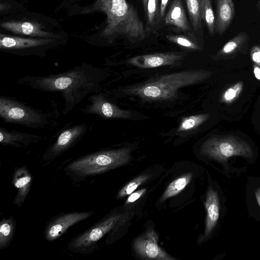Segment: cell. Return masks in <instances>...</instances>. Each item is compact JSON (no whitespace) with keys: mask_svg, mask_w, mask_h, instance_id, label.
Segmentation results:
<instances>
[{"mask_svg":"<svg viewBox=\"0 0 260 260\" xmlns=\"http://www.w3.org/2000/svg\"><path fill=\"white\" fill-rule=\"evenodd\" d=\"M205 207L207 216L204 238L207 237L211 234L219 216L218 197L216 192L212 188H210L207 193Z\"/></svg>","mask_w":260,"mask_h":260,"instance_id":"cell-20","label":"cell"},{"mask_svg":"<svg viewBox=\"0 0 260 260\" xmlns=\"http://www.w3.org/2000/svg\"><path fill=\"white\" fill-rule=\"evenodd\" d=\"M158 236L151 230L144 235L138 238L134 243L136 252L145 259L157 260H172L174 258L169 255L157 244Z\"/></svg>","mask_w":260,"mask_h":260,"instance_id":"cell-11","label":"cell"},{"mask_svg":"<svg viewBox=\"0 0 260 260\" xmlns=\"http://www.w3.org/2000/svg\"><path fill=\"white\" fill-rule=\"evenodd\" d=\"M256 197L258 205L260 206V189L256 192Z\"/></svg>","mask_w":260,"mask_h":260,"instance_id":"cell-34","label":"cell"},{"mask_svg":"<svg viewBox=\"0 0 260 260\" xmlns=\"http://www.w3.org/2000/svg\"><path fill=\"white\" fill-rule=\"evenodd\" d=\"M169 0H161L159 10V20H161L164 19L167 6L168 5Z\"/></svg>","mask_w":260,"mask_h":260,"instance_id":"cell-32","label":"cell"},{"mask_svg":"<svg viewBox=\"0 0 260 260\" xmlns=\"http://www.w3.org/2000/svg\"><path fill=\"white\" fill-rule=\"evenodd\" d=\"M2 28L16 34L42 38H57L52 32L42 30L41 24L29 21H8L2 23Z\"/></svg>","mask_w":260,"mask_h":260,"instance_id":"cell-15","label":"cell"},{"mask_svg":"<svg viewBox=\"0 0 260 260\" xmlns=\"http://www.w3.org/2000/svg\"><path fill=\"white\" fill-rule=\"evenodd\" d=\"M148 177L149 175L147 174H143L137 177L119 190L117 194V198H121L129 195L140 185L145 182Z\"/></svg>","mask_w":260,"mask_h":260,"instance_id":"cell-28","label":"cell"},{"mask_svg":"<svg viewBox=\"0 0 260 260\" xmlns=\"http://www.w3.org/2000/svg\"><path fill=\"white\" fill-rule=\"evenodd\" d=\"M143 7L144 8V10L146 12V9H147V2L148 0H142Z\"/></svg>","mask_w":260,"mask_h":260,"instance_id":"cell-35","label":"cell"},{"mask_svg":"<svg viewBox=\"0 0 260 260\" xmlns=\"http://www.w3.org/2000/svg\"><path fill=\"white\" fill-rule=\"evenodd\" d=\"M249 35L245 31L238 33L229 40L217 52L215 58L226 59L236 56L246 49L249 42Z\"/></svg>","mask_w":260,"mask_h":260,"instance_id":"cell-18","label":"cell"},{"mask_svg":"<svg viewBox=\"0 0 260 260\" xmlns=\"http://www.w3.org/2000/svg\"><path fill=\"white\" fill-rule=\"evenodd\" d=\"M192 178L191 174H187L178 178L172 181L168 186L163 193L161 201H164L173 197L182 190L188 184Z\"/></svg>","mask_w":260,"mask_h":260,"instance_id":"cell-24","label":"cell"},{"mask_svg":"<svg viewBox=\"0 0 260 260\" xmlns=\"http://www.w3.org/2000/svg\"><path fill=\"white\" fill-rule=\"evenodd\" d=\"M121 217V214L115 212L106 215L86 231L73 237L68 242V249L83 255L94 252L99 248L100 240L117 226Z\"/></svg>","mask_w":260,"mask_h":260,"instance_id":"cell-6","label":"cell"},{"mask_svg":"<svg viewBox=\"0 0 260 260\" xmlns=\"http://www.w3.org/2000/svg\"><path fill=\"white\" fill-rule=\"evenodd\" d=\"M209 116L208 114H201L185 117L178 126L177 132L187 131L196 128L206 121Z\"/></svg>","mask_w":260,"mask_h":260,"instance_id":"cell-25","label":"cell"},{"mask_svg":"<svg viewBox=\"0 0 260 260\" xmlns=\"http://www.w3.org/2000/svg\"><path fill=\"white\" fill-rule=\"evenodd\" d=\"M168 41L180 46L191 50H200V47L185 36L182 35H167Z\"/></svg>","mask_w":260,"mask_h":260,"instance_id":"cell-29","label":"cell"},{"mask_svg":"<svg viewBox=\"0 0 260 260\" xmlns=\"http://www.w3.org/2000/svg\"><path fill=\"white\" fill-rule=\"evenodd\" d=\"M164 20L166 25L175 26L182 31L191 30L181 0H172Z\"/></svg>","mask_w":260,"mask_h":260,"instance_id":"cell-19","label":"cell"},{"mask_svg":"<svg viewBox=\"0 0 260 260\" xmlns=\"http://www.w3.org/2000/svg\"><path fill=\"white\" fill-rule=\"evenodd\" d=\"M52 38L30 39L0 35V49L9 51L32 50L45 47L55 42Z\"/></svg>","mask_w":260,"mask_h":260,"instance_id":"cell-13","label":"cell"},{"mask_svg":"<svg viewBox=\"0 0 260 260\" xmlns=\"http://www.w3.org/2000/svg\"><path fill=\"white\" fill-rule=\"evenodd\" d=\"M243 88V83L238 82L226 88L220 98L221 102L230 104L233 103L240 95Z\"/></svg>","mask_w":260,"mask_h":260,"instance_id":"cell-27","label":"cell"},{"mask_svg":"<svg viewBox=\"0 0 260 260\" xmlns=\"http://www.w3.org/2000/svg\"><path fill=\"white\" fill-rule=\"evenodd\" d=\"M211 74L204 70L175 72L158 76L124 91L148 101L172 100L176 97L179 89L202 82Z\"/></svg>","mask_w":260,"mask_h":260,"instance_id":"cell-3","label":"cell"},{"mask_svg":"<svg viewBox=\"0 0 260 260\" xmlns=\"http://www.w3.org/2000/svg\"><path fill=\"white\" fill-rule=\"evenodd\" d=\"M94 211H72L59 213L52 218L45 226V240L52 242L60 238L72 226L90 217Z\"/></svg>","mask_w":260,"mask_h":260,"instance_id":"cell-9","label":"cell"},{"mask_svg":"<svg viewBox=\"0 0 260 260\" xmlns=\"http://www.w3.org/2000/svg\"><path fill=\"white\" fill-rule=\"evenodd\" d=\"M16 228V220L13 216L3 217L0 221V249L8 248L11 244Z\"/></svg>","mask_w":260,"mask_h":260,"instance_id":"cell-21","label":"cell"},{"mask_svg":"<svg viewBox=\"0 0 260 260\" xmlns=\"http://www.w3.org/2000/svg\"><path fill=\"white\" fill-rule=\"evenodd\" d=\"M41 139V136L0 127V143L3 146L25 147L38 143Z\"/></svg>","mask_w":260,"mask_h":260,"instance_id":"cell-16","label":"cell"},{"mask_svg":"<svg viewBox=\"0 0 260 260\" xmlns=\"http://www.w3.org/2000/svg\"><path fill=\"white\" fill-rule=\"evenodd\" d=\"M130 152L128 148L95 151L73 159L63 170L73 181H83L125 165L131 159Z\"/></svg>","mask_w":260,"mask_h":260,"instance_id":"cell-4","label":"cell"},{"mask_svg":"<svg viewBox=\"0 0 260 260\" xmlns=\"http://www.w3.org/2000/svg\"><path fill=\"white\" fill-rule=\"evenodd\" d=\"M146 12L147 28L152 29L157 25L160 20L158 10V0H148Z\"/></svg>","mask_w":260,"mask_h":260,"instance_id":"cell-26","label":"cell"},{"mask_svg":"<svg viewBox=\"0 0 260 260\" xmlns=\"http://www.w3.org/2000/svg\"><path fill=\"white\" fill-rule=\"evenodd\" d=\"M96 11L105 13L107 25L101 36L114 38L122 36L132 43L144 40L147 35L145 27L138 12L126 0H96L91 7L82 13Z\"/></svg>","mask_w":260,"mask_h":260,"instance_id":"cell-2","label":"cell"},{"mask_svg":"<svg viewBox=\"0 0 260 260\" xmlns=\"http://www.w3.org/2000/svg\"><path fill=\"white\" fill-rule=\"evenodd\" d=\"M87 100L89 103L80 109L84 113L106 119H126L131 117L130 111L122 109L110 102L103 93L91 94Z\"/></svg>","mask_w":260,"mask_h":260,"instance_id":"cell-10","label":"cell"},{"mask_svg":"<svg viewBox=\"0 0 260 260\" xmlns=\"http://www.w3.org/2000/svg\"><path fill=\"white\" fill-rule=\"evenodd\" d=\"M256 7L259 12H260V0H259L256 4Z\"/></svg>","mask_w":260,"mask_h":260,"instance_id":"cell-36","label":"cell"},{"mask_svg":"<svg viewBox=\"0 0 260 260\" xmlns=\"http://www.w3.org/2000/svg\"><path fill=\"white\" fill-rule=\"evenodd\" d=\"M193 29L199 32L202 27L201 0H185Z\"/></svg>","mask_w":260,"mask_h":260,"instance_id":"cell-22","label":"cell"},{"mask_svg":"<svg viewBox=\"0 0 260 260\" xmlns=\"http://www.w3.org/2000/svg\"><path fill=\"white\" fill-rule=\"evenodd\" d=\"M0 117L5 122L34 129L45 128L50 115L45 112L6 95L0 96Z\"/></svg>","mask_w":260,"mask_h":260,"instance_id":"cell-5","label":"cell"},{"mask_svg":"<svg viewBox=\"0 0 260 260\" xmlns=\"http://www.w3.org/2000/svg\"><path fill=\"white\" fill-rule=\"evenodd\" d=\"M235 12L233 0H216L215 34L221 35L229 28Z\"/></svg>","mask_w":260,"mask_h":260,"instance_id":"cell-17","label":"cell"},{"mask_svg":"<svg viewBox=\"0 0 260 260\" xmlns=\"http://www.w3.org/2000/svg\"><path fill=\"white\" fill-rule=\"evenodd\" d=\"M34 178L25 165L15 168L12 174V182L17 189L13 203L18 208L21 207L30 191Z\"/></svg>","mask_w":260,"mask_h":260,"instance_id":"cell-14","label":"cell"},{"mask_svg":"<svg viewBox=\"0 0 260 260\" xmlns=\"http://www.w3.org/2000/svg\"><path fill=\"white\" fill-rule=\"evenodd\" d=\"M87 129L88 126L85 123L77 124L63 129L43 154L42 161L46 165L51 162L76 145Z\"/></svg>","mask_w":260,"mask_h":260,"instance_id":"cell-8","label":"cell"},{"mask_svg":"<svg viewBox=\"0 0 260 260\" xmlns=\"http://www.w3.org/2000/svg\"><path fill=\"white\" fill-rule=\"evenodd\" d=\"M253 71L255 77L260 81V67L253 64Z\"/></svg>","mask_w":260,"mask_h":260,"instance_id":"cell-33","label":"cell"},{"mask_svg":"<svg viewBox=\"0 0 260 260\" xmlns=\"http://www.w3.org/2000/svg\"><path fill=\"white\" fill-rule=\"evenodd\" d=\"M201 153L221 162L233 156L251 158L253 151L248 143L233 135L212 136L203 144Z\"/></svg>","mask_w":260,"mask_h":260,"instance_id":"cell-7","label":"cell"},{"mask_svg":"<svg viewBox=\"0 0 260 260\" xmlns=\"http://www.w3.org/2000/svg\"><path fill=\"white\" fill-rule=\"evenodd\" d=\"M185 55L179 52L141 55L130 58L127 62L140 68H153L175 64L182 60Z\"/></svg>","mask_w":260,"mask_h":260,"instance_id":"cell-12","label":"cell"},{"mask_svg":"<svg viewBox=\"0 0 260 260\" xmlns=\"http://www.w3.org/2000/svg\"><path fill=\"white\" fill-rule=\"evenodd\" d=\"M250 57L252 62L260 67V45H255L251 49Z\"/></svg>","mask_w":260,"mask_h":260,"instance_id":"cell-30","label":"cell"},{"mask_svg":"<svg viewBox=\"0 0 260 260\" xmlns=\"http://www.w3.org/2000/svg\"><path fill=\"white\" fill-rule=\"evenodd\" d=\"M104 79L102 70L84 63L58 74L25 75L18 78L17 83L41 91L59 93L64 101L62 113L67 115L88 95L99 92Z\"/></svg>","mask_w":260,"mask_h":260,"instance_id":"cell-1","label":"cell"},{"mask_svg":"<svg viewBox=\"0 0 260 260\" xmlns=\"http://www.w3.org/2000/svg\"><path fill=\"white\" fill-rule=\"evenodd\" d=\"M146 190L145 188H143L130 194L125 202V204H131L137 200L146 192Z\"/></svg>","mask_w":260,"mask_h":260,"instance_id":"cell-31","label":"cell"},{"mask_svg":"<svg viewBox=\"0 0 260 260\" xmlns=\"http://www.w3.org/2000/svg\"><path fill=\"white\" fill-rule=\"evenodd\" d=\"M201 12L209 35L213 36L215 34V16L211 0H201Z\"/></svg>","mask_w":260,"mask_h":260,"instance_id":"cell-23","label":"cell"}]
</instances>
